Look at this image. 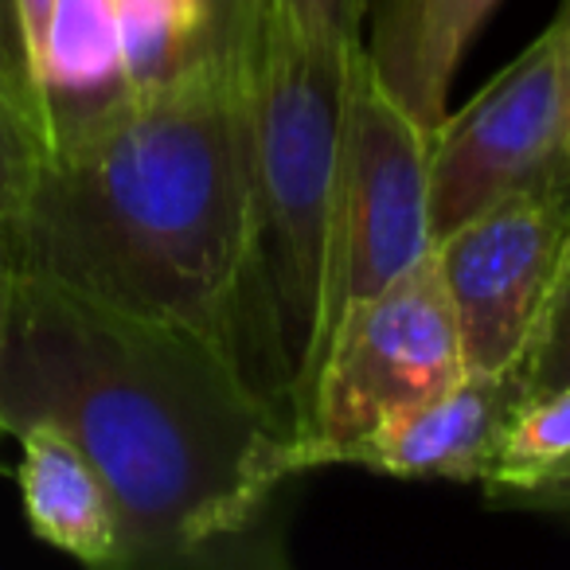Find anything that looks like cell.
Returning a JSON list of instances; mask_svg holds the SVG:
<instances>
[{
	"label": "cell",
	"instance_id": "obj_1",
	"mask_svg": "<svg viewBox=\"0 0 570 570\" xmlns=\"http://www.w3.org/2000/svg\"><path fill=\"white\" fill-rule=\"evenodd\" d=\"M0 419L59 426L102 473L121 567L196 562L258 528L297 465L294 419L223 344L0 274Z\"/></svg>",
	"mask_w": 570,
	"mask_h": 570
},
{
	"label": "cell",
	"instance_id": "obj_2",
	"mask_svg": "<svg viewBox=\"0 0 570 570\" xmlns=\"http://www.w3.org/2000/svg\"><path fill=\"white\" fill-rule=\"evenodd\" d=\"M180 79L56 141L0 227V262L243 360L250 258L246 0ZM246 367V364H243Z\"/></svg>",
	"mask_w": 570,
	"mask_h": 570
},
{
	"label": "cell",
	"instance_id": "obj_3",
	"mask_svg": "<svg viewBox=\"0 0 570 570\" xmlns=\"http://www.w3.org/2000/svg\"><path fill=\"white\" fill-rule=\"evenodd\" d=\"M360 51L317 48L269 0H246L250 258L243 364L297 430L317 380L336 153Z\"/></svg>",
	"mask_w": 570,
	"mask_h": 570
},
{
	"label": "cell",
	"instance_id": "obj_4",
	"mask_svg": "<svg viewBox=\"0 0 570 570\" xmlns=\"http://www.w3.org/2000/svg\"><path fill=\"white\" fill-rule=\"evenodd\" d=\"M465 372L442 262L430 250L387 289L348 305L336 321L297 430L302 473L341 465L372 430L450 391Z\"/></svg>",
	"mask_w": 570,
	"mask_h": 570
},
{
	"label": "cell",
	"instance_id": "obj_5",
	"mask_svg": "<svg viewBox=\"0 0 570 570\" xmlns=\"http://www.w3.org/2000/svg\"><path fill=\"white\" fill-rule=\"evenodd\" d=\"M430 149L434 134H426L380 87L367 51H360L336 153L317 367L348 305L387 289L399 274L434 250Z\"/></svg>",
	"mask_w": 570,
	"mask_h": 570
},
{
	"label": "cell",
	"instance_id": "obj_6",
	"mask_svg": "<svg viewBox=\"0 0 570 570\" xmlns=\"http://www.w3.org/2000/svg\"><path fill=\"white\" fill-rule=\"evenodd\" d=\"M469 372H528L570 254V168L434 238Z\"/></svg>",
	"mask_w": 570,
	"mask_h": 570
},
{
	"label": "cell",
	"instance_id": "obj_7",
	"mask_svg": "<svg viewBox=\"0 0 570 570\" xmlns=\"http://www.w3.org/2000/svg\"><path fill=\"white\" fill-rule=\"evenodd\" d=\"M570 168V17H559L473 98L430 149L434 238L504 191Z\"/></svg>",
	"mask_w": 570,
	"mask_h": 570
},
{
	"label": "cell",
	"instance_id": "obj_8",
	"mask_svg": "<svg viewBox=\"0 0 570 570\" xmlns=\"http://www.w3.org/2000/svg\"><path fill=\"white\" fill-rule=\"evenodd\" d=\"M528 391V372H465V380L450 391L372 430L344 453L341 465H364L414 481L438 476L481 484L492 450Z\"/></svg>",
	"mask_w": 570,
	"mask_h": 570
},
{
	"label": "cell",
	"instance_id": "obj_9",
	"mask_svg": "<svg viewBox=\"0 0 570 570\" xmlns=\"http://www.w3.org/2000/svg\"><path fill=\"white\" fill-rule=\"evenodd\" d=\"M492 9L497 0H380L367 63L426 134L445 121L458 67Z\"/></svg>",
	"mask_w": 570,
	"mask_h": 570
},
{
	"label": "cell",
	"instance_id": "obj_10",
	"mask_svg": "<svg viewBox=\"0 0 570 570\" xmlns=\"http://www.w3.org/2000/svg\"><path fill=\"white\" fill-rule=\"evenodd\" d=\"M17 438L28 528L90 567H121V523L95 461L51 422H32Z\"/></svg>",
	"mask_w": 570,
	"mask_h": 570
},
{
	"label": "cell",
	"instance_id": "obj_11",
	"mask_svg": "<svg viewBox=\"0 0 570 570\" xmlns=\"http://www.w3.org/2000/svg\"><path fill=\"white\" fill-rule=\"evenodd\" d=\"M481 489L492 500L570 515V383L523 395L492 450Z\"/></svg>",
	"mask_w": 570,
	"mask_h": 570
},
{
	"label": "cell",
	"instance_id": "obj_12",
	"mask_svg": "<svg viewBox=\"0 0 570 570\" xmlns=\"http://www.w3.org/2000/svg\"><path fill=\"white\" fill-rule=\"evenodd\" d=\"M129 95L180 79L219 40L215 0H110Z\"/></svg>",
	"mask_w": 570,
	"mask_h": 570
},
{
	"label": "cell",
	"instance_id": "obj_13",
	"mask_svg": "<svg viewBox=\"0 0 570 570\" xmlns=\"http://www.w3.org/2000/svg\"><path fill=\"white\" fill-rule=\"evenodd\" d=\"M40 157L43 141L32 110L17 95L0 87V227L9 223V215L24 199Z\"/></svg>",
	"mask_w": 570,
	"mask_h": 570
},
{
	"label": "cell",
	"instance_id": "obj_14",
	"mask_svg": "<svg viewBox=\"0 0 570 570\" xmlns=\"http://www.w3.org/2000/svg\"><path fill=\"white\" fill-rule=\"evenodd\" d=\"M269 9L305 36L317 48L333 51H360V17L364 0H269Z\"/></svg>",
	"mask_w": 570,
	"mask_h": 570
},
{
	"label": "cell",
	"instance_id": "obj_15",
	"mask_svg": "<svg viewBox=\"0 0 570 570\" xmlns=\"http://www.w3.org/2000/svg\"><path fill=\"white\" fill-rule=\"evenodd\" d=\"M528 383L531 387L570 383V254H567V269L559 277V289H554V302L547 309L543 333H539L535 348H531Z\"/></svg>",
	"mask_w": 570,
	"mask_h": 570
},
{
	"label": "cell",
	"instance_id": "obj_16",
	"mask_svg": "<svg viewBox=\"0 0 570 570\" xmlns=\"http://www.w3.org/2000/svg\"><path fill=\"white\" fill-rule=\"evenodd\" d=\"M0 87L9 90V95H17L20 102L32 110L36 126H40V106H36V90H32V79H28V63H24V43H20L17 0H0Z\"/></svg>",
	"mask_w": 570,
	"mask_h": 570
},
{
	"label": "cell",
	"instance_id": "obj_17",
	"mask_svg": "<svg viewBox=\"0 0 570 570\" xmlns=\"http://www.w3.org/2000/svg\"><path fill=\"white\" fill-rule=\"evenodd\" d=\"M51 12H56V0H17L20 43H24V63L36 90V106H40V71H43V51H48Z\"/></svg>",
	"mask_w": 570,
	"mask_h": 570
},
{
	"label": "cell",
	"instance_id": "obj_18",
	"mask_svg": "<svg viewBox=\"0 0 570 570\" xmlns=\"http://www.w3.org/2000/svg\"><path fill=\"white\" fill-rule=\"evenodd\" d=\"M562 12H567V17H570V0H562Z\"/></svg>",
	"mask_w": 570,
	"mask_h": 570
},
{
	"label": "cell",
	"instance_id": "obj_19",
	"mask_svg": "<svg viewBox=\"0 0 570 570\" xmlns=\"http://www.w3.org/2000/svg\"><path fill=\"white\" fill-rule=\"evenodd\" d=\"M0 434H9V430H4V419H0Z\"/></svg>",
	"mask_w": 570,
	"mask_h": 570
},
{
	"label": "cell",
	"instance_id": "obj_20",
	"mask_svg": "<svg viewBox=\"0 0 570 570\" xmlns=\"http://www.w3.org/2000/svg\"><path fill=\"white\" fill-rule=\"evenodd\" d=\"M0 274H4V262H0Z\"/></svg>",
	"mask_w": 570,
	"mask_h": 570
}]
</instances>
